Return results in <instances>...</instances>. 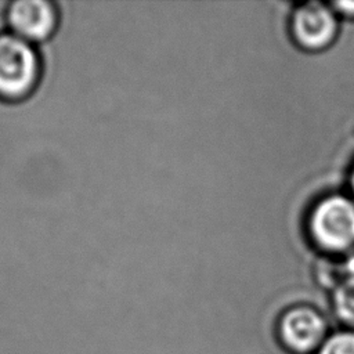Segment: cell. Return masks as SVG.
I'll list each match as a JSON object with an SVG mask.
<instances>
[{
  "label": "cell",
  "instance_id": "1",
  "mask_svg": "<svg viewBox=\"0 0 354 354\" xmlns=\"http://www.w3.org/2000/svg\"><path fill=\"white\" fill-rule=\"evenodd\" d=\"M307 234L315 248L326 254L354 250V198L328 194L315 201L307 214Z\"/></svg>",
  "mask_w": 354,
  "mask_h": 354
},
{
  "label": "cell",
  "instance_id": "2",
  "mask_svg": "<svg viewBox=\"0 0 354 354\" xmlns=\"http://www.w3.org/2000/svg\"><path fill=\"white\" fill-rule=\"evenodd\" d=\"M339 28V15L330 3H300L290 14V36L300 48L307 51H322L332 46Z\"/></svg>",
  "mask_w": 354,
  "mask_h": 354
},
{
  "label": "cell",
  "instance_id": "3",
  "mask_svg": "<svg viewBox=\"0 0 354 354\" xmlns=\"http://www.w3.org/2000/svg\"><path fill=\"white\" fill-rule=\"evenodd\" d=\"M278 335L289 351L310 354L318 351L328 337V324L317 308L297 304L282 313L278 321Z\"/></svg>",
  "mask_w": 354,
  "mask_h": 354
},
{
  "label": "cell",
  "instance_id": "4",
  "mask_svg": "<svg viewBox=\"0 0 354 354\" xmlns=\"http://www.w3.org/2000/svg\"><path fill=\"white\" fill-rule=\"evenodd\" d=\"M36 58L32 48L18 37H0V93L19 95L36 76Z\"/></svg>",
  "mask_w": 354,
  "mask_h": 354
},
{
  "label": "cell",
  "instance_id": "5",
  "mask_svg": "<svg viewBox=\"0 0 354 354\" xmlns=\"http://www.w3.org/2000/svg\"><path fill=\"white\" fill-rule=\"evenodd\" d=\"M8 17L14 29L29 39L46 37L55 24L54 10L41 0L17 1L11 6Z\"/></svg>",
  "mask_w": 354,
  "mask_h": 354
},
{
  "label": "cell",
  "instance_id": "6",
  "mask_svg": "<svg viewBox=\"0 0 354 354\" xmlns=\"http://www.w3.org/2000/svg\"><path fill=\"white\" fill-rule=\"evenodd\" d=\"M332 307L346 329H354V277L344 275L333 286Z\"/></svg>",
  "mask_w": 354,
  "mask_h": 354
},
{
  "label": "cell",
  "instance_id": "7",
  "mask_svg": "<svg viewBox=\"0 0 354 354\" xmlns=\"http://www.w3.org/2000/svg\"><path fill=\"white\" fill-rule=\"evenodd\" d=\"M317 354H354V329L328 335Z\"/></svg>",
  "mask_w": 354,
  "mask_h": 354
},
{
  "label": "cell",
  "instance_id": "8",
  "mask_svg": "<svg viewBox=\"0 0 354 354\" xmlns=\"http://www.w3.org/2000/svg\"><path fill=\"white\" fill-rule=\"evenodd\" d=\"M335 12L343 18L354 19V0H342V1H332L330 3Z\"/></svg>",
  "mask_w": 354,
  "mask_h": 354
},
{
  "label": "cell",
  "instance_id": "9",
  "mask_svg": "<svg viewBox=\"0 0 354 354\" xmlns=\"http://www.w3.org/2000/svg\"><path fill=\"white\" fill-rule=\"evenodd\" d=\"M346 275L354 277V254H351L350 259L346 261Z\"/></svg>",
  "mask_w": 354,
  "mask_h": 354
},
{
  "label": "cell",
  "instance_id": "10",
  "mask_svg": "<svg viewBox=\"0 0 354 354\" xmlns=\"http://www.w3.org/2000/svg\"><path fill=\"white\" fill-rule=\"evenodd\" d=\"M348 183H350L351 196L354 198V163H353V167H351V170H350V177H348Z\"/></svg>",
  "mask_w": 354,
  "mask_h": 354
}]
</instances>
